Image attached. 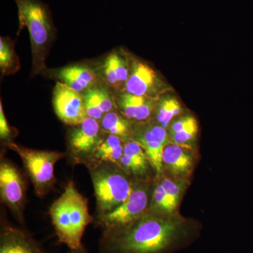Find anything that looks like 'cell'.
Wrapping results in <instances>:
<instances>
[{
    "instance_id": "603a6c76",
    "label": "cell",
    "mask_w": 253,
    "mask_h": 253,
    "mask_svg": "<svg viewBox=\"0 0 253 253\" xmlns=\"http://www.w3.org/2000/svg\"><path fill=\"white\" fill-rule=\"evenodd\" d=\"M15 53L12 46L2 38L0 40V67L2 74L9 73L14 66Z\"/></svg>"
},
{
    "instance_id": "7402d4cb",
    "label": "cell",
    "mask_w": 253,
    "mask_h": 253,
    "mask_svg": "<svg viewBox=\"0 0 253 253\" xmlns=\"http://www.w3.org/2000/svg\"><path fill=\"white\" fill-rule=\"evenodd\" d=\"M161 184L166 191L169 211L172 213L176 209L183 191V184H179L168 177L160 179Z\"/></svg>"
},
{
    "instance_id": "44dd1931",
    "label": "cell",
    "mask_w": 253,
    "mask_h": 253,
    "mask_svg": "<svg viewBox=\"0 0 253 253\" xmlns=\"http://www.w3.org/2000/svg\"><path fill=\"white\" fill-rule=\"evenodd\" d=\"M181 106L179 101L174 98H166L158 105L157 121L160 126L166 128L173 118L179 115Z\"/></svg>"
},
{
    "instance_id": "d4e9b609",
    "label": "cell",
    "mask_w": 253,
    "mask_h": 253,
    "mask_svg": "<svg viewBox=\"0 0 253 253\" xmlns=\"http://www.w3.org/2000/svg\"><path fill=\"white\" fill-rule=\"evenodd\" d=\"M12 136L11 129L5 117L4 109L1 101L0 102V139L6 146L9 143L14 142L12 141Z\"/></svg>"
},
{
    "instance_id": "8992f818",
    "label": "cell",
    "mask_w": 253,
    "mask_h": 253,
    "mask_svg": "<svg viewBox=\"0 0 253 253\" xmlns=\"http://www.w3.org/2000/svg\"><path fill=\"white\" fill-rule=\"evenodd\" d=\"M154 184L150 180L134 179L127 199L111 212L95 217V224L103 231L119 229L134 222L149 211Z\"/></svg>"
},
{
    "instance_id": "7a4b0ae2",
    "label": "cell",
    "mask_w": 253,
    "mask_h": 253,
    "mask_svg": "<svg viewBox=\"0 0 253 253\" xmlns=\"http://www.w3.org/2000/svg\"><path fill=\"white\" fill-rule=\"evenodd\" d=\"M51 223L59 242L69 250L83 246L86 228L94 221L88 207V200L69 181L62 194L51 204L49 210Z\"/></svg>"
},
{
    "instance_id": "277c9868",
    "label": "cell",
    "mask_w": 253,
    "mask_h": 253,
    "mask_svg": "<svg viewBox=\"0 0 253 253\" xmlns=\"http://www.w3.org/2000/svg\"><path fill=\"white\" fill-rule=\"evenodd\" d=\"M18 7L19 31L26 27L31 36L33 72L46 68L48 46L54 36V25L48 5L41 0H14Z\"/></svg>"
},
{
    "instance_id": "2e32d148",
    "label": "cell",
    "mask_w": 253,
    "mask_h": 253,
    "mask_svg": "<svg viewBox=\"0 0 253 253\" xmlns=\"http://www.w3.org/2000/svg\"><path fill=\"white\" fill-rule=\"evenodd\" d=\"M88 117L100 121L106 113L114 111L116 102L111 93L104 86L91 87L83 94Z\"/></svg>"
},
{
    "instance_id": "cb8c5ba5",
    "label": "cell",
    "mask_w": 253,
    "mask_h": 253,
    "mask_svg": "<svg viewBox=\"0 0 253 253\" xmlns=\"http://www.w3.org/2000/svg\"><path fill=\"white\" fill-rule=\"evenodd\" d=\"M199 129L198 123L183 129L179 132L170 135V139L173 144L187 146L190 141L194 140Z\"/></svg>"
},
{
    "instance_id": "8fae6325",
    "label": "cell",
    "mask_w": 253,
    "mask_h": 253,
    "mask_svg": "<svg viewBox=\"0 0 253 253\" xmlns=\"http://www.w3.org/2000/svg\"><path fill=\"white\" fill-rule=\"evenodd\" d=\"M164 86L152 68L141 61H134L132 63L126 83V92L136 96L156 98L166 90Z\"/></svg>"
},
{
    "instance_id": "4316f807",
    "label": "cell",
    "mask_w": 253,
    "mask_h": 253,
    "mask_svg": "<svg viewBox=\"0 0 253 253\" xmlns=\"http://www.w3.org/2000/svg\"><path fill=\"white\" fill-rule=\"evenodd\" d=\"M68 253H89L88 252L87 250L84 247V246H81V248L77 249L69 250Z\"/></svg>"
},
{
    "instance_id": "3957f363",
    "label": "cell",
    "mask_w": 253,
    "mask_h": 253,
    "mask_svg": "<svg viewBox=\"0 0 253 253\" xmlns=\"http://www.w3.org/2000/svg\"><path fill=\"white\" fill-rule=\"evenodd\" d=\"M90 174L96 201V217L114 211L127 199L134 178L116 163L95 161L86 166Z\"/></svg>"
},
{
    "instance_id": "484cf974",
    "label": "cell",
    "mask_w": 253,
    "mask_h": 253,
    "mask_svg": "<svg viewBox=\"0 0 253 253\" xmlns=\"http://www.w3.org/2000/svg\"><path fill=\"white\" fill-rule=\"evenodd\" d=\"M196 123H198L197 121L191 116L181 118V119L178 120V121L171 125L170 127H169V135L179 132V131L183 130V129H186V128L189 127V126H193Z\"/></svg>"
},
{
    "instance_id": "6da1fadb",
    "label": "cell",
    "mask_w": 253,
    "mask_h": 253,
    "mask_svg": "<svg viewBox=\"0 0 253 253\" xmlns=\"http://www.w3.org/2000/svg\"><path fill=\"white\" fill-rule=\"evenodd\" d=\"M192 230L169 216L146 212L119 229L103 231L99 253H168L185 244Z\"/></svg>"
},
{
    "instance_id": "52a82bcc",
    "label": "cell",
    "mask_w": 253,
    "mask_h": 253,
    "mask_svg": "<svg viewBox=\"0 0 253 253\" xmlns=\"http://www.w3.org/2000/svg\"><path fill=\"white\" fill-rule=\"evenodd\" d=\"M104 134L99 121L94 118L87 117L81 124L73 126L68 134L66 153L71 163L85 166L92 163Z\"/></svg>"
},
{
    "instance_id": "4fadbf2b",
    "label": "cell",
    "mask_w": 253,
    "mask_h": 253,
    "mask_svg": "<svg viewBox=\"0 0 253 253\" xmlns=\"http://www.w3.org/2000/svg\"><path fill=\"white\" fill-rule=\"evenodd\" d=\"M158 97L136 96L126 92L120 95L116 101V108L129 121L144 122L151 117Z\"/></svg>"
},
{
    "instance_id": "ba28073f",
    "label": "cell",
    "mask_w": 253,
    "mask_h": 253,
    "mask_svg": "<svg viewBox=\"0 0 253 253\" xmlns=\"http://www.w3.org/2000/svg\"><path fill=\"white\" fill-rule=\"evenodd\" d=\"M0 199L18 222H24L27 185L21 171L4 157L0 161Z\"/></svg>"
},
{
    "instance_id": "30bf717a",
    "label": "cell",
    "mask_w": 253,
    "mask_h": 253,
    "mask_svg": "<svg viewBox=\"0 0 253 253\" xmlns=\"http://www.w3.org/2000/svg\"><path fill=\"white\" fill-rule=\"evenodd\" d=\"M53 106L57 117L68 126H77L88 117L83 96L63 83L55 85Z\"/></svg>"
},
{
    "instance_id": "9a60e30c",
    "label": "cell",
    "mask_w": 253,
    "mask_h": 253,
    "mask_svg": "<svg viewBox=\"0 0 253 253\" xmlns=\"http://www.w3.org/2000/svg\"><path fill=\"white\" fill-rule=\"evenodd\" d=\"M163 168H167L177 176L189 174L194 165V157L189 146L169 143L163 151Z\"/></svg>"
},
{
    "instance_id": "ac0fdd59",
    "label": "cell",
    "mask_w": 253,
    "mask_h": 253,
    "mask_svg": "<svg viewBox=\"0 0 253 253\" xmlns=\"http://www.w3.org/2000/svg\"><path fill=\"white\" fill-rule=\"evenodd\" d=\"M101 129L104 134L117 136L123 142L131 140L133 126L131 121L117 111L106 113L99 121Z\"/></svg>"
},
{
    "instance_id": "5bb4252c",
    "label": "cell",
    "mask_w": 253,
    "mask_h": 253,
    "mask_svg": "<svg viewBox=\"0 0 253 253\" xmlns=\"http://www.w3.org/2000/svg\"><path fill=\"white\" fill-rule=\"evenodd\" d=\"M120 166L131 177L143 180H149L150 168L153 169L144 149L133 140L125 143Z\"/></svg>"
},
{
    "instance_id": "7c38bea8",
    "label": "cell",
    "mask_w": 253,
    "mask_h": 253,
    "mask_svg": "<svg viewBox=\"0 0 253 253\" xmlns=\"http://www.w3.org/2000/svg\"><path fill=\"white\" fill-rule=\"evenodd\" d=\"M0 253H46L25 229L1 220Z\"/></svg>"
},
{
    "instance_id": "d6986e66",
    "label": "cell",
    "mask_w": 253,
    "mask_h": 253,
    "mask_svg": "<svg viewBox=\"0 0 253 253\" xmlns=\"http://www.w3.org/2000/svg\"><path fill=\"white\" fill-rule=\"evenodd\" d=\"M124 144L118 136L108 134L98 146L92 162L103 161L120 165L124 150Z\"/></svg>"
},
{
    "instance_id": "5b68a950",
    "label": "cell",
    "mask_w": 253,
    "mask_h": 253,
    "mask_svg": "<svg viewBox=\"0 0 253 253\" xmlns=\"http://www.w3.org/2000/svg\"><path fill=\"white\" fill-rule=\"evenodd\" d=\"M6 146L21 158L37 196L43 198L49 194L56 182L55 166L67 156L66 153L30 149L14 142Z\"/></svg>"
},
{
    "instance_id": "ffe728a7",
    "label": "cell",
    "mask_w": 253,
    "mask_h": 253,
    "mask_svg": "<svg viewBox=\"0 0 253 253\" xmlns=\"http://www.w3.org/2000/svg\"><path fill=\"white\" fill-rule=\"evenodd\" d=\"M104 72L106 81L113 87H118L129 78L126 63L122 56L116 53L110 54L105 60Z\"/></svg>"
},
{
    "instance_id": "9c48e42d",
    "label": "cell",
    "mask_w": 253,
    "mask_h": 253,
    "mask_svg": "<svg viewBox=\"0 0 253 253\" xmlns=\"http://www.w3.org/2000/svg\"><path fill=\"white\" fill-rule=\"evenodd\" d=\"M131 140L136 141L144 149L155 173L158 176L162 174L163 151L169 144L166 129L157 125H135Z\"/></svg>"
},
{
    "instance_id": "e0dca14e",
    "label": "cell",
    "mask_w": 253,
    "mask_h": 253,
    "mask_svg": "<svg viewBox=\"0 0 253 253\" xmlns=\"http://www.w3.org/2000/svg\"><path fill=\"white\" fill-rule=\"evenodd\" d=\"M59 76L63 83L78 92L90 89L96 81L94 71L83 66H72L63 68L59 71Z\"/></svg>"
}]
</instances>
